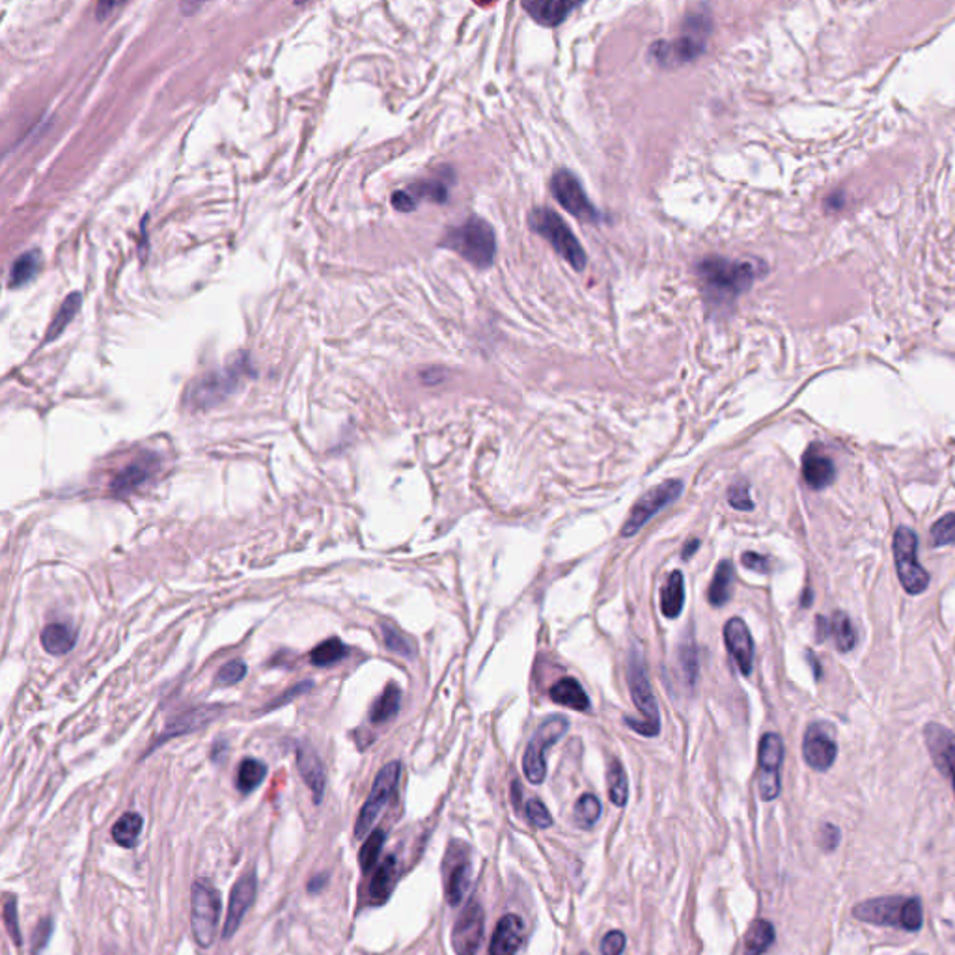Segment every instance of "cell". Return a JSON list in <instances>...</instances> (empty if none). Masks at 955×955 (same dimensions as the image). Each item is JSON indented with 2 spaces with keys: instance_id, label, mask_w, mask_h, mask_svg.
<instances>
[{
  "instance_id": "43",
  "label": "cell",
  "mask_w": 955,
  "mask_h": 955,
  "mask_svg": "<svg viewBox=\"0 0 955 955\" xmlns=\"http://www.w3.org/2000/svg\"><path fill=\"white\" fill-rule=\"evenodd\" d=\"M384 830L383 829H377L374 830L368 839L364 841L362 847H360V853H358V862H360V868L364 873H368L375 864H377V858L381 855V849L384 846Z\"/></svg>"
},
{
  "instance_id": "47",
  "label": "cell",
  "mask_w": 955,
  "mask_h": 955,
  "mask_svg": "<svg viewBox=\"0 0 955 955\" xmlns=\"http://www.w3.org/2000/svg\"><path fill=\"white\" fill-rule=\"evenodd\" d=\"M727 503L732 508L739 512H750L754 508L753 498H750V489L746 482H736L730 489H727Z\"/></svg>"
},
{
  "instance_id": "33",
  "label": "cell",
  "mask_w": 955,
  "mask_h": 955,
  "mask_svg": "<svg viewBox=\"0 0 955 955\" xmlns=\"http://www.w3.org/2000/svg\"><path fill=\"white\" fill-rule=\"evenodd\" d=\"M775 927L769 920H754L744 935V955H763L775 942Z\"/></svg>"
},
{
  "instance_id": "16",
  "label": "cell",
  "mask_w": 955,
  "mask_h": 955,
  "mask_svg": "<svg viewBox=\"0 0 955 955\" xmlns=\"http://www.w3.org/2000/svg\"><path fill=\"white\" fill-rule=\"evenodd\" d=\"M924 737L931 760L951 782L955 795V734L942 724L929 722L924 730Z\"/></svg>"
},
{
  "instance_id": "38",
  "label": "cell",
  "mask_w": 955,
  "mask_h": 955,
  "mask_svg": "<svg viewBox=\"0 0 955 955\" xmlns=\"http://www.w3.org/2000/svg\"><path fill=\"white\" fill-rule=\"evenodd\" d=\"M607 784H608V797L612 804L625 806L629 799V780L627 772L620 760H610L607 769Z\"/></svg>"
},
{
  "instance_id": "31",
  "label": "cell",
  "mask_w": 955,
  "mask_h": 955,
  "mask_svg": "<svg viewBox=\"0 0 955 955\" xmlns=\"http://www.w3.org/2000/svg\"><path fill=\"white\" fill-rule=\"evenodd\" d=\"M77 642V634L65 624H49L41 631V646L51 655L67 653Z\"/></svg>"
},
{
  "instance_id": "45",
  "label": "cell",
  "mask_w": 955,
  "mask_h": 955,
  "mask_svg": "<svg viewBox=\"0 0 955 955\" xmlns=\"http://www.w3.org/2000/svg\"><path fill=\"white\" fill-rule=\"evenodd\" d=\"M929 539L933 547H946V545L955 543V513H948L939 519L935 525L931 527Z\"/></svg>"
},
{
  "instance_id": "44",
  "label": "cell",
  "mask_w": 955,
  "mask_h": 955,
  "mask_svg": "<svg viewBox=\"0 0 955 955\" xmlns=\"http://www.w3.org/2000/svg\"><path fill=\"white\" fill-rule=\"evenodd\" d=\"M381 631H383V641H384V646L389 648L391 651L398 653V655H403L407 658L415 657V646L413 642L407 639V636L398 631L394 625L391 624H383L381 625Z\"/></svg>"
},
{
  "instance_id": "9",
  "label": "cell",
  "mask_w": 955,
  "mask_h": 955,
  "mask_svg": "<svg viewBox=\"0 0 955 955\" xmlns=\"http://www.w3.org/2000/svg\"><path fill=\"white\" fill-rule=\"evenodd\" d=\"M894 558L901 586L907 594L920 596L929 586V573L918 562V536L908 527H899L894 534Z\"/></svg>"
},
{
  "instance_id": "55",
  "label": "cell",
  "mask_w": 955,
  "mask_h": 955,
  "mask_svg": "<svg viewBox=\"0 0 955 955\" xmlns=\"http://www.w3.org/2000/svg\"><path fill=\"white\" fill-rule=\"evenodd\" d=\"M327 879H329V875H327V873H320V875H315V877H312V881L308 882V892H310V894H317V892H322V890L325 889V884H327Z\"/></svg>"
},
{
  "instance_id": "17",
  "label": "cell",
  "mask_w": 955,
  "mask_h": 955,
  "mask_svg": "<svg viewBox=\"0 0 955 955\" xmlns=\"http://www.w3.org/2000/svg\"><path fill=\"white\" fill-rule=\"evenodd\" d=\"M256 889H258V882H256L254 870H248L246 873H243L234 884V889L230 892V901H228V915H226L224 929H222L224 941H230L237 933V929L246 911L256 899Z\"/></svg>"
},
{
  "instance_id": "23",
  "label": "cell",
  "mask_w": 955,
  "mask_h": 955,
  "mask_svg": "<svg viewBox=\"0 0 955 955\" xmlns=\"http://www.w3.org/2000/svg\"><path fill=\"white\" fill-rule=\"evenodd\" d=\"M297 767L305 784L312 791L314 803L320 804L327 787V775L320 756H317L315 750L306 743H301L297 746Z\"/></svg>"
},
{
  "instance_id": "1",
  "label": "cell",
  "mask_w": 955,
  "mask_h": 955,
  "mask_svg": "<svg viewBox=\"0 0 955 955\" xmlns=\"http://www.w3.org/2000/svg\"><path fill=\"white\" fill-rule=\"evenodd\" d=\"M763 267L753 260H727L710 256L696 267L700 286L710 305L726 306L753 288Z\"/></svg>"
},
{
  "instance_id": "35",
  "label": "cell",
  "mask_w": 955,
  "mask_h": 955,
  "mask_svg": "<svg viewBox=\"0 0 955 955\" xmlns=\"http://www.w3.org/2000/svg\"><path fill=\"white\" fill-rule=\"evenodd\" d=\"M142 815L136 813V812H125L120 820L115 823V827H112V838H115V841L118 846L125 847V849H133L136 846V841H139V836H141V830H142Z\"/></svg>"
},
{
  "instance_id": "52",
  "label": "cell",
  "mask_w": 955,
  "mask_h": 955,
  "mask_svg": "<svg viewBox=\"0 0 955 955\" xmlns=\"http://www.w3.org/2000/svg\"><path fill=\"white\" fill-rule=\"evenodd\" d=\"M838 844H839V829L832 823L822 825L820 832H817V846L827 853H832L838 847Z\"/></svg>"
},
{
  "instance_id": "10",
  "label": "cell",
  "mask_w": 955,
  "mask_h": 955,
  "mask_svg": "<svg viewBox=\"0 0 955 955\" xmlns=\"http://www.w3.org/2000/svg\"><path fill=\"white\" fill-rule=\"evenodd\" d=\"M400 777H401V763L400 761H391L386 763L375 777V782L372 786V791L368 795L366 803H364L358 817H357V825H355V838L360 839L366 836L375 822L377 817L381 815V812L384 810V806L389 804V801L392 799V795L398 787V782H400Z\"/></svg>"
},
{
  "instance_id": "48",
  "label": "cell",
  "mask_w": 955,
  "mask_h": 955,
  "mask_svg": "<svg viewBox=\"0 0 955 955\" xmlns=\"http://www.w3.org/2000/svg\"><path fill=\"white\" fill-rule=\"evenodd\" d=\"M527 815H529V822L536 829H549L553 825L551 812L547 810V806H545L539 799H530L527 803Z\"/></svg>"
},
{
  "instance_id": "49",
  "label": "cell",
  "mask_w": 955,
  "mask_h": 955,
  "mask_svg": "<svg viewBox=\"0 0 955 955\" xmlns=\"http://www.w3.org/2000/svg\"><path fill=\"white\" fill-rule=\"evenodd\" d=\"M246 675V665L243 661H230L228 665H224L219 672H217V684L219 685H224V687H230V685H236L239 684V681Z\"/></svg>"
},
{
  "instance_id": "18",
  "label": "cell",
  "mask_w": 955,
  "mask_h": 955,
  "mask_svg": "<svg viewBox=\"0 0 955 955\" xmlns=\"http://www.w3.org/2000/svg\"><path fill=\"white\" fill-rule=\"evenodd\" d=\"M803 756L804 761L813 770H829L838 756V746L834 739L825 732V727L820 724H812L803 741Z\"/></svg>"
},
{
  "instance_id": "32",
  "label": "cell",
  "mask_w": 955,
  "mask_h": 955,
  "mask_svg": "<svg viewBox=\"0 0 955 955\" xmlns=\"http://www.w3.org/2000/svg\"><path fill=\"white\" fill-rule=\"evenodd\" d=\"M453 177L446 179V177H435V179H426V181H418V184H413L411 187H407V194L413 198L415 206H418V203L422 200H429V202H435V203H444L448 200V193H450V185H452Z\"/></svg>"
},
{
  "instance_id": "15",
  "label": "cell",
  "mask_w": 955,
  "mask_h": 955,
  "mask_svg": "<svg viewBox=\"0 0 955 955\" xmlns=\"http://www.w3.org/2000/svg\"><path fill=\"white\" fill-rule=\"evenodd\" d=\"M486 913L478 901H470L456 920L452 931V946L456 955H476L484 937Z\"/></svg>"
},
{
  "instance_id": "6",
  "label": "cell",
  "mask_w": 955,
  "mask_h": 955,
  "mask_svg": "<svg viewBox=\"0 0 955 955\" xmlns=\"http://www.w3.org/2000/svg\"><path fill=\"white\" fill-rule=\"evenodd\" d=\"M530 228L541 236L556 250V253L573 269L582 271L586 267V253L570 226L549 208H538L529 217Z\"/></svg>"
},
{
  "instance_id": "13",
  "label": "cell",
  "mask_w": 955,
  "mask_h": 955,
  "mask_svg": "<svg viewBox=\"0 0 955 955\" xmlns=\"http://www.w3.org/2000/svg\"><path fill=\"white\" fill-rule=\"evenodd\" d=\"M443 873H444L446 899L452 907H456L465 899L470 889V877H472L470 849L465 841L453 839L448 846L444 864H443Z\"/></svg>"
},
{
  "instance_id": "39",
  "label": "cell",
  "mask_w": 955,
  "mask_h": 955,
  "mask_svg": "<svg viewBox=\"0 0 955 955\" xmlns=\"http://www.w3.org/2000/svg\"><path fill=\"white\" fill-rule=\"evenodd\" d=\"M349 650L348 646L340 641V639H329L325 642H322L320 646H315L310 653V663L315 665V667H331L338 661H342L344 657H348Z\"/></svg>"
},
{
  "instance_id": "46",
  "label": "cell",
  "mask_w": 955,
  "mask_h": 955,
  "mask_svg": "<svg viewBox=\"0 0 955 955\" xmlns=\"http://www.w3.org/2000/svg\"><path fill=\"white\" fill-rule=\"evenodd\" d=\"M679 665H681V672H684L685 675V681L689 685L696 684V677H698V657H696V646L689 641L685 644L679 646Z\"/></svg>"
},
{
  "instance_id": "12",
  "label": "cell",
  "mask_w": 955,
  "mask_h": 955,
  "mask_svg": "<svg viewBox=\"0 0 955 955\" xmlns=\"http://www.w3.org/2000/svg\"><path fill=\"white\" fill-rule=\"evenodd\" d=\"M549 187L556 202L567 213H572L579 220L589 222V224H598L603 220L598 208L588 200L581 181L570 170L555 172Z\"/></svg>"
},
{
  "instance_id": "50",
  "label": "cell",
  "mask_w": 955,
  "mask_h": 955,
  "mask_svg": "<svg viewBox=\"0 0 955 955\" xmlns=\"http://www.w3.org/2000/svg\"><path fill=\"white\" fill-rule=\"evenodd\" d=\"M4 925H6V931H8V935L12 937L13 944L21 946L22 944V937H21L19 915H17V899L15 898H8L6 903H4Z\"/></svg>"
},
{
  "instance_id": "28",
  "label": "cell",
  "mask_w": 955,
  "mask_h": 955,
  "mask_svg": "<svg viewBox=\"0 0 955 955\" xmlns=\"http://www.w3.org/2000/svg\"><path fill=\"white\" fill-rule=\"evenodd\" d=\"M551 700L560 706H565L575 711H588L589 710V698L584 693L582 685L573 677H562L549 691Z\"/></svg>"
},
{
  "instance_id": "5",
  "label": "cell",
  "mask_w": 955,
  "mask_h": 955,
  "mask_svg": "<svg viewBox=\"0 0 955 955\" xmlns=\"http://www.w3.org/2000/svg\"><path fill=\"white\" fill-rule=\"evenodd\" d=\"M444 248L458 253L478 269H487L496 254V237L491 224L480 217H470L461 226H453L443 237Z\"/></svg>"
},
{
  "instance_id": "19",
  "label": "cell",
  "mask_w": 955,
  "mask_h": 955,
  "mask_svg": "<svg viewBox=\"0 0 955 955\" xmlns=\"http://www.w3.org/2000/svg\"><path fill=\"white\" fill-rule=\"evenodd\" d=\"M724 642L741 674L750 675L754 667V641L741 618L727 620L724 625Z\"/></svg>"
},
{
  "instance_id": "25",
  "label": "cell",
  "mask_w": 955,
  "mask_h": 955,
  "mask_svg": "<svg viewBox=\"0 0 955 955\" xmlns=\"http://www.w3.org/2000/svg\"><path fill=\"white\" fill-rule=\"evenodd\" d=\"M155 470H157L155 458L150 456V458L136 460L129 463L127 467H124L115 478H112L110 489L116 496H127L134 489H139L142 484H146Z\"/></svg>"
},
{
  "instance_id": "20",
  "label": "cell",
  "mask_w": 955,
  "mask_h": 955,
  "mask_svg": "<svg viewBox=\"0 0 955 955\" xmlns=\"http://www.w3.org/2000/svg\"><path fill=\"white\" fill-rule=\"evenodd\" d=\"M803 478L810 489H827L836 478L832 460L820 444H812L803 456Z\"/></svg>"
},
{
  "instance_id": "41",
  "label": "cell",
  "mask_w": 955,
  "mask_h": 955,
  "mask_svg": "<svg viewBox=\"0 0 955 955\" xmlns=\"http://www.w3.org/2000/svg\"><path fill=\"white\" fill-rule=\"evenodd\" d=\"M601 815V803L592 793H584L575 803V823L581 829H592Z\"/></svg>"
},
{
  "instance_id": "24",
  "label": "cell",
  "mask_w": 955,
  "mask_h": 955,
  "mask_svg": "<svg viewBox=\"0 0 955 955\" xmlns=\"http://www.w3.org/2000/svg\"><path fill=\"white\" fill-rule=\"evenodd\" d=\"M525 939V922L517 915L498 920L489 944V955H515Z\"/></svg>"
},
{
  "instance_id": "53",
  "label": "cell",
  "mask_w": 955,
  "mask_h": 955,
  "mask_svg": "<svg viewBox=\"0 0 955 955\" xmlns=\"http://www.w3.org/2000/svg\"><path fill=\"white\" fill-rule=\"evenodd\" d=\"M625 950V935L622 931H608L601 942V953L603 955H622Z\"/></svg>"
},
{
  "instance_id": "2",
  "label": "cell",
  "mask_w": 955,
  "mask_h": 955,
  "mask_svg": "<svg viewBox=\"0 0 955 955\" xmlns=\"http://www.w3.org/2000/svg\"><path fill=\"white\" fill-rule=\"evenodd\" d=\"M627 685L641 718L625 717V724L644 737L658 736V732H661V715H658V706L650 684L646 658L639 648H632L627 658Z\"/></svg>"
},
{
  "instance_id": "30",
  "label": "cell",
  "mask_w": 955,
  "mask_h": 955,
  "mask_svg": "<svg viewBox=\"0 0 955 955\" xmlns=\"http://www.w3.org/2000/svg\"><path fill=\"white\" fill-rule=\"evenodd\" d=\"M734 582H736L734 564L730 560H722L717 565V572L710 584V592H708L710 603L713 607H722L730 601L732 592H734Z\"/></svg>"
},
{
  "instance_id": "3",
  "label": "cell",
  "mask_w": 955,
  "mask_h": 955,
  "mask_svg": "<svg viewBox=\"0 0 955 955\" xmlns=\"http://www.w3.org/2000/svg\"><path fill=\"white\" fill-rule=\"evenodd\" d=\"M711 29V15L691 13L684 22V32L670 41L653 43L650 55L661 67H677L689 64L706 51Z\"/></svg>"
},
{
  "instance_id": "36",
  "label": "cell",
  "mask_w": 955,
  "mask_h": 955,
  "mask_svg": "<svg viewBox=\"0 0 955 955\" xmlns=\"http://www.w3.org/2000/svg\"><path fill=\"white\" fill-rule=\"evenodd\" d=\"M400 706H401V691H400V687L394 685V684L386 685L383 694L374 703L372 713H370V720L374 724L389 722L400 713Z\"/></svg>"
},
{
  "instance_id": "29",
  "label": "cell",
  "mask_w": 955,
  "mask_h": 955,
  "mask_svg": "<svg viewBox=\"0 0 955 955\" xmlns=\"http://www.w3.org/2000/svg\"><path fill=\"white\" fill-rule=\"evenodd\" d=\"M685 605V577L681 572H672L661 589V610L668 620H675Z\"/></svg>"
},
{
  "instance_id": "22",
  "label": "cell",
  "mask_w": 955,
  "mask_h": 955,
  "mask_svg": "<svg viewBox=\"0 0 955 955\" xmlns=\"http://www.w3.org/2000/svg\"><path fill=\"white\" fill-rule=\"evenodd\" d=\"M817 641H827L829 636L834 641L836 648L841 653H847L856 644V631L851 618L846 612H834L830 618H817Z\"/></svg>"
},
{
  "instance_id": "57",
  "label": "cell",
  "mask_w": 955,
  "mask_h": 955,
  "mask_svg": "<svg viewBox=\"0 0 955 955\" xmlns=\"http://www.w3.org/2000/svg\"><path fill=\"white\" fill-rule=\"evenodd\" d=\"M698 547H700V539H689L687 545H685V549H684V558H685V560L691 558V555L696 553Z\"/></svg>"
},
{
  "instance_id": "8",
  "label": "cell",
  "mask_w": 955,
  "mask_h": 955,
  "mask_svg": "<svg viewBox=\"0 0 955 955\" xmlns=\"http://www.w3.org/2000/svg\"><path fill=\"white\" fill-rule=\"evenodd\" d=\"M567 730H570V720L564 715H551L539 724L525 750V756H522V770H525V777L530 784H541L547 777L545 754L558 739L567 734Z\"/></svg>"
},
{
  "instance_id": "11",
  "label": "cell",
  "mask_w": 955,
  "mask_h": 955,
  "mask_svg": "<svg viewBox=\"0 0 955 955\" xmlns=\"http://www.w3.org/2000/svg\"><path fill=\"white\" fill-rule=\"evenodd\" d=\"M681 493H684V482L681 480H667L644 493L639 498V503L631 508L629 517L622 527V536L631 538L636 532H641V529L650 519H653L663 508L672 504Z\"/></svg>"
},
{
  "instance_id": "4",
  "label": "cell",
  "mask_w": 955,
  "mask_h": 955,
  "mask_svg": "<svg viewBox=\"0 0 955 955\" xmlns=\"http://www.w3.org/2000/svg\"><path fill=\"white\" fill-rule=\"evenodd\" d=\"M853 916L860 922L903 931H918L924 925V908L918 898L884 896L866 899L853 907Z\"/></svg>"
},
{
  "instance_id": "37",
  "label": "cell",
  "mask_w": 955,
  "mask_h": 955,
  "mask_svg": "<svg viewBox=\"0 0 955 955\" xmlns=\"http://www.w3.org/2000/svg\"><path fill=\"white\" fill-rule=\"evenodd\" d=\"M267 777V765L256 758H245L239 763L237 777H236V787L243 795L253 793Z\"/></svg>"
},
{
  "instance_id": "21",
  "label": "cell",
  "mask_w": 955,
  "mask_h": 955,
  "mask_svg": "<svg viewBox=\"0 0 955 955\" xmlns=\"http://www.w3.org/2000/svg\"><path fill=\"white\" fill-rule=\"evenodd\" d=\"M220 713H222L220 706H200V708H194V710L181 713L179 717L172 718L167 724L165 732L157 737V743L153 744V748H157L159 744H163L165 741H170V739H174L177 736H185V734H191L194 730H200L202 726H206L208 722L215 720Z\"/></svg>"
},
{
  "instance_id": "56",
  "label": "cell",
  "mask_w": 955,
  "mask_h": 955,
  "mask_svg": "<svg viewBox=\"0 0 955 955\" xmlns=\"http://www.w3.org/2000/svg\"><path fill=\"white\" fill-rule=\"evenodd\" d=\"M115 8H118V3H99L98 4V19L101 21V19L108 17V12L115 10Z\"/></svg>"
},
{
  "instance_id": "26",
  "label": "cell",
  "mask_w": 955,
  "mask_h": 955,
  "mask_svg": "<svg viewBox=\"0 0 955 955\" xmlns=\"http://www.w3.org/2000/svg\"><path fill=\"white\" fill-rule=\"evenodd\" d=\"M398 881V860L396 856H386L381 866L374 872V877L370 881L368 889V899L372 905H384L391 899L392 890Z\"/></svg>"
},
{
  "instance_id": "27",
  "label": "cell",
  "mask_w": 955,
  "mask_h": 955,
  "mask_svg": "<svg viewBox=\"0 0 955 955\" xmlns=\"http://www.w3.org/2000/svg\"><path fill=\"white\" fill-rule=\"evenodd\" d=\"M579 4L575 3H564V0H549V3H525L522 4V8H525L530 17L539 22V25L543 27H558L560 22H564L567 19V15H570Z\"/></svg>"
},
{
  "instance_id": "34",
  "label": "cell",
  "mask_w": 955,
  "mask_h": 955,
  "mask_svg": "<svg viewBox=\"0 0 955 955\" xmlns=\"http://www.w3.org/2000/svg\"><path fill=\"white\" fill-rule=\"evenodd\" d=\"M234 389H236V379L232 375L208 377L193 391V401L200 405H213V401L224 398Z\"/></svg>"
},
{
  "instance_id": "40",
  "label": "cell",
  "mask_w": 955,
  "mask_h": 955,
  "mask_svg": "<svg viewBox=\"0 0 955 955\" xmlns=\"http://www.w3.org/2000/svg\"><path fill=\"white\" fill-rule=\"evenodd\" d=\"M39 269V256L38 253H25L21 258H17L12 265V271H10V279H8V284L12 288H21L25 286L29 280H32L36 277V272Z\"/></svg>"
},
{
  "instance_id": "14",
  "label": "cell",
  "mask_w": 955,
  "mask_h": 955,
  "mask_svg": "<svg viewBox=\"0 0 955 955\" xmlns=\"http://www.w3.org/2000/svg\"><path fill=\"white\" fill-rule=\"evenodd\" d=\"M784 760V743L779 734H765L758 753V789L763 801H775L780 795V767Z\"/></svg>"
},
{
  "instance_id": "54",
  "label": "cell",
  "mask_w": 955,
  "mask_h": 955,
  "mask_svg": "<svg viewBox=\"0 0 955 955\" xmlns=\"http://www.w3.org/2000/svg\"><path fill=\"white\" fill-rule=\"evenodd\" d=\"M741 562H743V565L746 567V570H753V572H758V573H769V570H770V560L767 556L758 555V553H744L741 556Z\"/></svg>"
},
{
  "instance_id": "42",
  "label": "cell",
  "mask_w": 955,
  "mask_h": 955,
  "mask_svg": "<svg viewBox=\"0 0 955 955\" xmlns=\"http://www.w3.org/2000/svg\"><path fill=\"white\" fill-rule=\"evenodd\" d=\"M81 301H82V299H81V293H72L70 297H67V299L64 301V305L60 306L56 317H55L53 323H51V327H49L47 336H45V342H53V340H55L58 334L64 332V329L67 327V323H70V322L73 320V317H75V314L79 312V308H81Z\"/></svg>"
},
{
  "instance_id": "51",
  "label": "cell",
  "mask_w": 955,
  "mask_h": 955,
  "mask_svg": "<svg viewBox=\"0 0 955 955\" xmlns=\"http://www.w3.org/2000/svg\"><path fill=\"white\" fill-rule=\"evenodd\" d=\"M53 935V918H43L36 925L32 933V953L39 955V951L49 944V939Z\"/></svg>"
},
{
  "instance_id": "7",
  "label": "cell",
  "mask_w": 955,
  "mask_h": 955,
  "mask_svg": "<svg viewBox=\"0 0 955 955\" xmlns=\"http://www.w3.org/2000/svg\"><path fill=\"white\" fill-rule=\"evenodd\" d=\"M222 899L208 879H198L191 889V925L198 946L210 948L217 937Z\"/></svg>"
}]
</instances>
